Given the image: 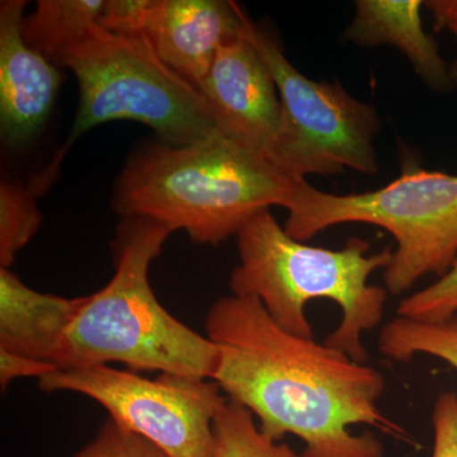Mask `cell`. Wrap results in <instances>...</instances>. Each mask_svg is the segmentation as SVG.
Masks as SVG:
<instances>
[{"label": "cell", "instance_id": "6da1fadb", "mask_svg": "<svg viewBox=\"0 0 457 457\" xmlns=\"http://www.w3.org/2000/svg\"><path fill=\"white\" fill-rule=\"evenodd\" d=\"M204 328L219 350L213 383L257 418L266 437L300 438L302 457L384 456L381 441L371 433L353 435L351 426L408 437L378 408L386 387L381 371L286 332L255 297H221Z\"/></svg>", "mask_w": 457, "mask_h": 457}, {"label": "cell", "instance_id": "7a4b0ae2", "mask_svg": "<svg viewBox=\"0 0 457 457\" xmlns=\"http://www.w3.org/2000/svg\"><path fill=\"white\" fill-rule=\"evenodd\" d=\"M300 180L216 131L188 145L149 141L135 149L114 180L112 207L218 245L262 210L286 209Z\"/></svg>", "mask_w": 457, "mask_h": 457}, {"label": "cell", "instance_id": "3957f363", "mask_svg": "<svg viewBox=\"0 0 457 457\" xmlns=\"http://www.w3.org/2000/svg\"><path fill=\"white\" fill-rule=\"evenodd\" d=\"M236 237L239 264L228 278L231 295L260 300L282 329L303 338H314L306 303L335 302L342 318L324 345L368 363L363 335L381 323L387 300L386 288L369 278L389 266L392 249L369 254L370 243L361 237L338 251L308 245L288 236L270 209L252 216Z\"/></svg>", "mask_w": 457, "mask_h": 457}, {"label": "cell", "instance_id": "277c9868", "mask_svg": "<svg viewBox=\"0 0 457 457\" xmlns=\"http://www.w3.org/2000/svg\"><path fill=\"white\" fill-rule=\"evenodd\" d=\"M171 233L152 219L122 218L112 242L113 278L86 296L69 329L65 369L120 362L212 381L219 360L215 343L174 318L150 286V264Z\"/></svg>", "mask_w": 457, "mask_h": 457}, {"label": "cell", "instance_id": "5b68a950", "mask_svg": "<svg viewBox=\"0 0 457 457\" xmlns=\"http://www.w3.org/2000/svg\"><path fill=\"white\" fill-rule=\"evenodd\" d=\"M55 65L71 69L79 86V104L62 154L87 131L120 120L144 123L159 141L176 146L218 131L203 92L165 64L144 36L119 35L97 23Z\"/></svg>", "mask_w": 457, "mask_h": 457}, {"label": "cell", "instance_id": "8992f818", "mask_svg": "<svg viewBox=\"0 0 457 457\" xmlns=\"http://www.w3.org/2000/svg\"><path fill=\"white\" fill-rule=\"evenodd\" d=\"M286 210L285 230L300 242L347 222L392 234L396 249L384 282L393 295L425 276L442 278L457 260V176L409 170L384 187L352 195L327 194L302 179Z\"/></svg>", "mask_w": 457, "mask_h": 457}, {"label": "cell", "instance_id": "52a82bcc", "mask_svg": "<svg viewBox=\"0 0 457 457\" xmlns=\"http://www.w3.org/2000/svg\"><path fill=\"white\" fill-rule=\"evenodd\" d=\"M243 31L278 86L281 134L275 164L288 176H336L345 168L363 174L378 170L375 137L380 117L375 107L352 97L338 83L317 82L300 73L269 33L242 11Z\"/></svg>", "mask_w": 457, "mask_h": 457}, {"label": "cell", "instance_id": "ba28073f", "mask_svg": "<svg viewBox=\"0 0 457 457\" xmlns=\"http://www.w3.org/2000/svg\"><path fill=\"white\" fill-rule=\"evenodd\" d=\"M38 386L88 396L167 457H213V422L228 400L212 380L173 374L150 380L107 365L56 370Z\"/></svg>", "mask_w": 457, "mask_h": 457}, {"label": "cell", "instance_id": "9c48e42d", "mask_svg": "<svg viewBox=\"0 0 457 457\" xmlns=\"http://www.w3.org/2000/svg\"><path fill=\"white\" fill-rule=\"evenodd\" d=\"M200 90L212 108L216 130L275 164L281 99L266 62L245 31L221 47Z\"/></svg>", "mask_w": 457, "mask_h": 457}, {"label": "cell", "instance_id": "30bf717a", "mask_svg": "<svg viewBox=\"0 0 457 457\" xmlns=\"http://www.w3.org/2000/svg\"><path fill=\"white\" fill-rule=\"evenodd\" d=\"M242 11L233 0H146L139 35L200 89L221 47L242 35Z\"/></svg>", "mask_w": 457, "mask_h": 457}, {"label": "cell", "instance_id": "8fae6325", "mask_svg": "<svg viewBox=\"0 0 457 457\" xmlns=\"http://www.w3.org/2000/svg\"><path fill=\"white\" fill-rule=\"evenodd\" d=\"M23 0L0 3V126L11 145L31 140L53 110L62 74L23 37Z\"/></svg>", "mask_w": 457, "mask_h": 457}, {"label": "cell", "instance_id": "7c38bea8", "mask_svg": "<svg viewBox=\"0 0 457 457\" xmlns=\"http://www.w3.org/2000/svg\"><path fill=\"white\" fill-rule=\"evenodd\" d=\"M84 302L38 293L0 269V350L65 369L69 329Z\"/></svg>", "mask_w": 457, "mask_h": 457}, {"label": "cell", "instance_id": "4fadbf2b", "mask_svg": "<svg viewBox=\"0 0 457 457\" xmlns=\"http://www.w3.org/2000/svg\"><path fill=\"white\" fill-rule=\"evenodd\" d=\"M353 20L343 33L345 40L361 47L390 45L413 66L418 77L440 93L453 89L450 65L437 42L423 29L422 0H357Z\"/></svg>", "mask_w": 457, "mask_h": 457}, {"label": "cell", "instance_id": "5bb4252c", "mask_svg": "<svg viewBox=\"0 0 457 457\" xmlns=\"http://www.w3.org/2000/svg\"><path fill=\"white\" fill-rule=\"evenodd\" d=\"M104 0H40L23 18L27 44L56 64L59 56L97 25Z\"/></svg>", "mask_w": 457, "mask_h": 457}, {"label": "cell", "instance_id": "9a60e30c", "mask_svg": "<svg viewBox=\"0 0 457 457\" xmlns=\"http://www.w3.org/2000/svg\"><path fill=\"white\" fill-rule=\"evenodd\" d=\"M378 347L385 357L398 362H411L417 354H428L457 370V314L442 321L398 315L381 328Z\"/></svg>", "mask_w": 457, "mask_h": 457}, {"label": "cell", "instance_id": "2e32d148", "mask_svg": "<svg viewBox=\"0 0 457 457\" xmlns=\"http://www.w3.org/2000/svg\"><path fill=\"white\" fill-rule=\"evenodd\" d=\"M213 457H302L288 445L266 437L254 416L242 405L227 400L213 422Z\"/></svg>", "mask_w": 457, "mask_h": 457}, {"label": "cell", "instance_id": "e0dca14e", "mask_svg": "<svg viewBox=\"0 0 457 457\" xmlns=\"http://www.w3.org/2000/svg\"><path fill=\"white\" fill-rule=\"evenodd\" d=\"M42 213L36 189L21 182L0 183V266L9 269L37 233Z\"/></svg>", "mask_w": 457, "mask_h": 457}, {"label": "cell", "instance_id": "ac0fdd59", "mask_svg": "<svg viewBox=\"0 0 457 457\" xmlns=\"http://www.w3.org/2000/svg\"><path fill=\"white\" fill-rule=\"evenodd\" d=\"M399 317L422 321H442L457 314V260L449 272L423 290L399 303Z\"/></svg>", "mask_w": 457, "mask_h": 457}, {"label": "cell", "instance_id": "d6986e66", "mask_svg": "<svg viewBox=\"0 0 457 457\" xmlns=\"http://www.w3.org/2000/svg\"><path fill=\"white\" fill-rule=\"evenodd\" d=\"M73 457H167L155 445L108 418L95 440Z\"/></svg>", "mask_w": 457, "mask_h": 457}, {"label": "cell", "instance_id": "ffe728a7", "mask_svg": "<svg viewBox=\"0 0 457 457\" xmlns=\"http://www.w3.org/2000/svg\"><path fill=\"white\" fill-rule=\"evenodd\" d=\"M432 457H457V394L444 392L436 399L432 411Z\"/></svg>", "mask_w": 457, "mask_h": 457}, {"label": "cell", "instance_id": "44dd1931", "mask_svg": "<svg viewBox=\"0 0 457 457\" xmlns=\"http://www.w3.org/2000/svg\"><path fill=\"white\" fill-rule=\"evenodd\" d=\"M56 370L59 369L51 365V363L0 350V386H2V392H5L9 384L16 378H33L35 376L40 380L44 376L53 374Z\"/></svg>", "mask_w": 457, "mask_h": 457}, {"label": "cell", "instance_id": "7402d4cb", "mask_svg": "<svg viewBox=\"0 0 457 457\" xmlns=\"http://www.w3.org/2000/svg\"><path fill=\"white\" fill-rule=\"evenodd\" d=\"M425 8L431 13L436 31H449L457 37V0H428Z\"/></svg>", "mask_w": 457, "mask_h": 457}, {"label": "cell", "instance_id": "603a6c76", "mask_svg": "<svg viewBox=\"0 0 457 457\" xmlns=\"http://www.w3.org/2000/svg\"><path fill=\"white\" fill-rule=\"evenodd\" d=\"M450 75L453 87L457 89V59L453 62V64L450 65Z\"/></svg>", "mask_w": 457, "mask_h": 457}]
</instances>
